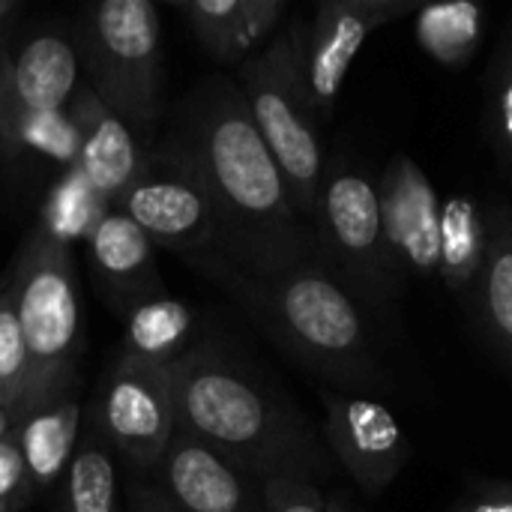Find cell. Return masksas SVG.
I'll use <instances>...</instances> for the list:
<instances>
[{"label":"cell","mask_w":512,"mask_h":512,"mask_svg":"<svg viewBox=\"0 0 512 512\" xmlns=\"http://www.w3.org/2000/svg\"><path fill=\"white\" fill-rule=\"evenodd\" d=\"M171 135L210 192L231 267L273 276L300 264H321L315 231L297 213L237 81L210 75L189 90L174 111Z\"/></svg>","instance_id":"cell-1"},{"label":"cell","mask_w":512,"mask_h":512,"mask_svg":"<svg viewBox=\"0 0 512 512\" xmlns=\"http://www.w3.org/2000/svg\"><path fill=\"white\" fill-rule=\"evenodd\" d=\"M171 378L177 429L252 480L333 477L336 462L324 435L273 381L222 342L204 336L171 366Z\"/></svg>","instance_id":"cell-2"},{"label":"cell","mask_w":512,"mask_h":512,"mask_svg":"<svg viewBox=\"0 0 512 512\" xmlns=\"http://www.w3.org/2000/svg\"><path fill=\"white\" fill-rule=\"evenodd\" d=\"M207 279L219 282L246 318L324 390L369 399L396 390L381 357L378 327L324 264L255 276L225 261Z\"/></svg>","instance_id":"cell-3"},{"label":"cell","mask_w":512,"mask_h":512,"mask_svg":"<svg viewBox=\"0 0 512 512\" xmlns=\"http://www.w3.org/2000/svg\"><path fill=\"white\" fill-rule=\"evenodd\" d=\"M312 231L327 273L375 327L396 336L408 282L396 270L384 240L378 183L345 150L327 159Z\"/></svg>","instance_id":"cell-4"},{"label":"cell","mask_w":512,"mask_h":512,"mask_svg":"<svg viewBox=\"0 0 512 512\" xmlns=\"http://www.w3.org/2000/svg\"><path fill=\"white\" fill-rule=\"evenodd\" d=\"M303 48L306 18H294L255 57L237 66V87L291 189L297 213L312 225L327 156L321 120L306 90Z\"/></svg>","instance_id":"cell-5"},{"label":"cell","mask_w":512,"mask_h":512,"mask_svg":"<svg viewBox=\"0 0 512 512\" xmlns=\"http://www.w3.org/2000/svg\"><path fill=\"white\" fill-rule=\"evenodd\" d=\"M72 42L87 87L135 138H150L165 114L162 18L150 0H99L81 9Z\"/></svg>","instance_id":"cell-6"},{"label":"cell","mask_w":512,"mask_h":512,"mask_svg":"<svg viewBox=\"0 0 512 512\" xmlns=\"http://www.w3.org/2000/svg\"><path fill=\"white\" fill-rule=\"evenodd\" d=\"M9 276L30 357V381L21 405V414H27L39 405L72 396L78 381L84 336L72 249L33 225L9 264Z\"/></svg>","instance_id":"cell-7"},{"label":"cell","mask_w":512,"mask_h":512,"mask_svg":"<svg viewBox=\"0 0 512 512\" xmlns=\"http://www.w3.org/2000/svg\"><path fill=\"white\" fill-rule=\"evenodd\" d=\"M114 207L123 210L156 249H168L198 273L207 276L213 267L225 264L210 192L171 132L144 150L138 177Z\"/></svg>","instance_id":"cell-8"},{"label":"cell","mask_w":512,"mask_h":512,"mask_svg":"<svg viewBox=\"0 0 512 512\" xmlns=\"http://www.w3.org/2000/svg\"><path fill=\"white\" fill-rule=\"evenodd\" d=\"M93 432L135 471H156L177 435L171 366L117 357L93 396Z\"/></svg>","instance_id":"cell-9"},{"label":"cell","mask_w":512,"mask_h":512,"mask_svg":"<svg viewBox=\"0 0 512 512\" xmlns=\"http://www.w3.org/2000/svg\"><path fill=\"white\" fill-rule=\"evenodd\" d=\"M78 51L57 24L6 27L0 33V156L9 159L24 120L66 108L78 90Z\"/></svg>","instance_id":"cell-10"},{"label":"cell","mask_w":512,"mask_h":512,"mask_svg":"<svg viewBox=\"0 0 512 512\" xmlns=\"http://www.w3.org/2000/svg\"><path fill=\"white\" fill-rule=\"evenodd\" d=\"M324 444L363 498H381L411 462V444L390 408L369 396L321 390Z\"/></svg>","instance_id":"cell-11"},{"label":"cell","mask_w":512,"mask_h":512,"mask_svg":"<svg viewBox=\"0 0 512 512\" xmlns=\"http://www.w3.org/2000/svg\"><path fill=\"white\" fill-rule=\"evenodd\" d=\"M414 0H324L306 21L303 72L309 102L321 123H327L342 96L345 78L363 42L384 24L417 15Z\"/></svg>","instance_id":"cell-12"},{"label":"cell","mask_w":512,"mask_h":512,"mask_svg":"<svg viewBox=\"0 0 512 512\" xmlns=\"http://www.w3.org/2000/svg\"><path fill=\"white\" fill-rule=\"evenodd\" d=\"M378 183L381 225L396 270L408 279L432 282L441 267V198L426 171L393 153Z\"/></svg>","instance_id":"cell-13"},{"label":"cell","mask_w":512,"mask_h":512,"mask_svg":"<svg viewBox=\"0 0 512 512\" xmlns=\"http://www.w3.org/2000/svg\"><path fill=\"white\" fill-rule=\"evenodd\" d=\"M156 471L180 512H267L258 480L180 429Z\"/></svg>","instance_id":"cell-14"},{"label":"cell","mask_w":512,"mask_h":512,"mask_svg":"<svg viewBox=\"0 0 512 512\" xmlns=\"http://www.w3.org/2000/svg\"><path fill=\"white\" fill-rule=\"evenodd\" d=\"M84 246L96 288L114 312L126 315L132 306L162 294L156 246L123 210L111 207Z\"/></svg>","instance_id":"cell-15"},{"label":"cell","mask_w":512,"mask_h":512,"mask_svg":"<svg viewBox=\"0 0 512 512\" xmlns=\"http://www.w3.org/2000/svg\"><path fill=\"white\" fill-rule=\"evenodd\" d=\"M198 45L219 63L243 66L282 27L285 0H171Z\"/></svg>","instance_id":"cell-16"},{"label":"cell","mask_w":512,"mask_h":512,"mask_svg":"<svg viewBox=\"0 0 512 512\" xmlns=\"http://www.w3.org/2000/svg\"><path fill=\"white\" fill-rule=\"evenodd\" d=\"M72 123L81 135L78 171L90 180V186L114 207L117 198L132 186L141 168V147L135 132L105 108L90 87H78L72 102L66 105Z\"/></svg>","instance_id":"cell-17"},{"label":"cell","mask_w":512,"mask_h":512,"mask_svg":"<svg viewBox=\"0 0 512 512\" xmlns=\"http://www.w3.org/2000/svg\"><path fill=\"white\" fill-rule=\"evenodd\" d=\"M483 219L486 255L471 306L489 351L512 372V204L501 195L492 198Z\"/></svg>","instance_id":"cell-18"},{"label":"cell","mask_w":512,"mask_h":512,"mask_svg":"<svg viewBox=\"0 0 512 512\" xmlns=\"http://www.w3.org/2000/svg\"><path fill=\"white\" fill-rule=\"evenodd\" d=\"M33 492H45L63 480L81 438V405L75 396L54 399L18 417L12 426Z\"/></svg>","instance_id":"cell-19"},{"label":"cell","mask_w":512,"mask_h":512,"mask_svg":"<svg viewBox=\"0 0 512 512\" xmlns=\"http://www.w3.org/2000/svg\"><path fill=\"white\" fill-rule=\"evenodd\" d=\"M198 342V309L177 297L159 294L123 315V357L174 366Z\"/></svg>","instance_id":"cell-20"},{"label":"cell","mask_w":512,"mask_h":512,"mask_svg":"<svg viewBox=\"0 0 512 512\" xmlns=\"http://www.w3.org/2000/svg\"><path fill=\"white\" fill-rule=\"evenodd\" d=\"M486 255V219L471 195H453L441 204V267L438 279L450 294L474 303Z\"/></svg>","instance_id":"cell-21"},{"label":"cell","mask_w":512,"mask_h":512,"mask_svg":"<svg viewBox=\"0 0 512 512\" xmlns=\"http://www.w3.org/2000/svg\"><path fill=\"white\" fill-rule=\"evenodd\" d=\"M417 45L441 66H465L483 45L486 9L474 0H450L420 6L414 15Z\"/></svg>","instance_id":"cell-22"},{"label":"cell","mask_w":512,"mask_h":512,"mask_svg":"<svg viewBox=\"0 0 512 512\" xmlns=\"http://www.w3.org/2000/svg\"><path fill=\"white\" fill-rule=\"evenodd\" d=\"M111 204L90 186V180L78 168H66L45 192L39 204L36 228L63 246L84 243L90 231L102 222Z\"/></svg>","instance_id":"cell-23"},{"label":"cell","mask_w":512,"mask_h":512,"mask_svg":"<svg viewBox=\"0 0 512 512\" xmlns=\"http://www.w3.org/2000/svg\"><path fill=\"white\" fill-rule=\"evenodd\" d=\"M57 512H120V480L114 453L90 429L60 480Z\"/></svg>","instance_id":"cell-24"},{"label":"cell","mask_w":512,"mask_h":512,"mask_svg":"<svg viewBox=\"0 0 512 512\" xmlns=\"http://www.w3.org/2000/svg\"><path fill=\"white\" fill-rule=\"evenodd\" d=\"M483 135L504 180L512 186V15L501 27L483 75Z\"/></svg>","instance_id":"cell-25"},{"label":"cell","mask_w":512,"mask_h":512,"mask_svg":"<svg viewBox=\"0 0 512 512\" xmlns=\"http://www.w3.org/2000/svg\"><path fill=\"white\" fill-rule=\"evenodd\" d=\"M27 381H30V357L15 309L12 276L6 270L0 279V408L18 417L27 396Z\"/></svg>","instance_id":"cell-26"},{"label":"cell","mask_w":512,"mask_h":512,"mask_svg":"<svg viewBox=\"0 0 512 512\" xmlns=\"http://www.w3.org/2000/svg\"><path fill=\"white\" fill-rule=\"evenodd\" d=\"M78 150H81L78 126L72 123L66 108H54V111H42L21 123V129L15 132L9 159L33 153V156L63 165V171H66V168L78 165Z\"/></svg>","instance_id":"cell-27"},{"label":"cell","mask_w":512,"mask_h":512,"mask_svg":"<svg viewBox=\"0 0 512 512\" xmlns=\"http://www.w3.org/2000/svg\"><path fill=\"white\" fill-rule=\"evenodd\" d=\"M33 483L15 432L0 438V512H21L33 501Z\"/></svg>","instance_id":"cell-28"},{"label":"cell","mask_w":512,"mask_h":512,"mask_svg":"<svg viewBox=\"0 0 512 512\" xmlns=\"http://www.w3.org/2000/svg\"><path fill=\"white\" fill-rule=\"evenodd\" d=\"M267 512H327V498L318 483L297 477H270L261 483Z\"/></svg>","instance_id":"cell-29"},{"label":"cell","mask_w":512,"mask_h":512,"mask_svg":"<svg viewBox=\"0 0 512 512\" xmlns=\"http://www.w3.org/2000/svg\"><path fill=\"white\" fill-rule=\"evenodd\" d=\"M447 512H512V480H471Z\"/></svg>","instance_id":"cell-30"},{"label":"cell","mask_w":512,"mask_h":512,"mask_svg":"<svg viewBox=\"0 0 512 512\" xmlns=\"http://www.w3.org/2000/svg\"><path fill=\"white\" fill-rule=\"evenodd\" d=\"M129 512H180L159 486H129Z\"/></svg>","instance_id":"cell-31"},{"label":"cell","mask_w":512,"mask_h":512,"mask_svg":"<svg viewBox=\"0 0 512 512\" xmlns=\"http://www.w3.org/2000/svg\"><path fill=\"white\" fill-rule=\"evenodd\" d=\"M21 15V3L18 0H0V33L6 27H12Z\"/></svg>","instance_id":"cell-32"},{"label":"cell","mask_w":512,"mask_h":512,"mask_svg":"<svg viewBox=\"0 0 512 512\" xmlns=\"http://www.w3.org/2000/svg\"><path fill=\"white\" fill-rule=\"evenodd\" d=\"M327 512H354V507H351V501L342 492H333L327 498Z\"/></svg>","instance_id":"cell-33"},{"label":"cell","mask_w":512,"mask_h":512,"mask_svg":"<svg viewBox=\"0 0 512 512\" xmlns=\"http://www.w3.org/2000/svg\"><path fill=\"white\" fill-rule=\"evenodd\" d=\"M15 423H18V417H15L12 411H6V408H0V438H3V435H9Z\"/></svg>","instance_id":"cell-34"}]
</instances>
